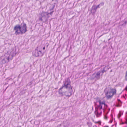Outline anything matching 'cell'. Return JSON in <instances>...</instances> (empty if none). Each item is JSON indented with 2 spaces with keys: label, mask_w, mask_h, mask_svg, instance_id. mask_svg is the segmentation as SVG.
<instances>
[{
  "label": "cell",
  "mask_w": 127,
  "mask_h": 127,
  "mask_svg": "<svg viewBox=\"0 0 127 127\" xmlns=\"http://www.w3.org/2000/svg\"><path fill=\"white\" fill-rule=\"evenodd\" d=\"M59 94L64 96L70 97L73 93V90L69 79L65 82L64 85L59 90Z\"/></svg>",
  "instance_id": "obj_1"
},
{
  "label": "cell",
  "mask_w": 127,
  "mask_h": 127,
  "mask_svg": "<svg viewBox=\"0 0 127 127\" xmlns=\"http://www.w3.org/2000/svg\"><path fill=\"white\" fill-rule=\"evenodd\" d=\"M49 46L48 43L40 45L33 51L32 55L35 57H41L46 52Z\"/></svg>",
  "instance_id": "obj_2"
},
{
  "label": "cell",
  "mask_w": 127,
  "mask_h": 127,
  "mask_svg": "<svg viewBox=\"0 0 127 127\" xmlns=\"http://www.w3.org/2000/svg\"><path fill=\"white\" fill-rule=\"evenodd\" d=\"M14 30L15 31L16 34H23L27 31V26L26 24L23 23L21 24H17L15 26Z\"/></svg>",
  "instance_id": "obj_3"
},
{
  "label": "cell",
  "mask_w": 127,
  "mask_h": 127,
  "mask_svg": "<svg viewBox=\"0 0 127 127\" xmlns=\"http://www.w3.org/2000/svg\"><path fill=\"white\" fill-rule=\"evenodd\" d=\"M17 53V49L16 48H15L14 49H13V50L10 52L8 54H6L4 58L0 61V64H3L8 62L14 58V56L16 55Z\"/></svg>",
  "instance_id": "obj_4"
},
{
  "label": "cell",
  "mask_w": 127,
  "mask_h": 127,
  "mask_svg": "<svg viewBox=\"0 0 127 127\" xmlns=\"http://www.w3.org/2000/svg\"><path fill=\"white\" fill-rule=\"evenodd\" d=\"M109 69V67L108 66H105V67H104V68L102 69L99 71L94 73L91 76L90 79L91 80L95 79H98L100 77H101L102 75Z\"/></svg>",
  "instance_id": "obj_5"
},
{
  "label": "cell",
  "mask_w": 127,
  "mask_h": 127,
  "mask_svg": "<svg viewBox=\"0 0 127 127\" xmlns=\"http://www.w3.org/2000/svg\"><path fill=\"white\" fill-rule=\"evenodd\" d=\"M116 91L115 88L110 87L107 88L104 90L105 96L107 99H110L112 98L116 93Z\"/></svg>",
  "instance_id": "obj_6"
},
{
  "label": "cell",
  "mask_w": 127,
  "mask_h": 127,
  "mask_svg": "<svg viewBox=\"0 0 127 127\" xmlns=\"http://www.w3.org/2000/svg\"><path fill=\"white\" fill-rule=\"evenodd\" d=\"M51 13L48 12H43L39 15V20L41 21L46 22L48 20V18L49 17Z\"/></svg>",
  "instance_id": "obj_7"
},
{
  "label": "cell",
  "mask_w": 127,
  "mask_h": 127,
  "mask_svg": "<svg viewBox=\"0 0 127 127\" xmlns=\"http://www.w3.org/2000/svg\"><path fill=\"white\" fill-rule=\"evenodd\" d=\"M103 5H104V3H101L99 4V5H94L92 6V8L91 9V14L93 15L95 14V13H96V11H97V9L98 8H99L101 6H102Z\"/></svg>",
  "instance_id": "obj_8"
}]
</instances>
